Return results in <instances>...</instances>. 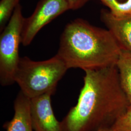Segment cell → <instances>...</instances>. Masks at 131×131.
Listing matches in <instances>:
<instances>
[{
    "label": "cell",
    "mask_w": 131,
    "mask_h": 131,
    "mask_svg": "<svg viewBox=\"0 0 131 131\" xmlns=\"http://www.w3.org/2000/svg\"><path fill=\"white\" fill-rule=\"evenodd\" d=\"M20 0H1L0 2V30L5 28Z\"/></svg>",
    "instance_id": "10"
},
{
    "label": "cell",
    "mask_w": 131,
    "mask_h": 131,
    "mask_svg": "<svg viewBox=\"0 0 131 131\" xmlns=\"http://www.w3.org/2000/svg\"><path fill=\"white\" fill-rule=\"evenodd\" d=\"M30 99L20 91L14 102V116L4 124L5 131H35L30 117Z\"/></svg>",
    "instance_id": "8"
},
{
    "label": "cell",
    "mask_w": 131,
    "mask_h": 131,
    "mask_svg": "<svg viewBox=\"0 0 131 131\" xmlns=\"http://www.w3.org/2000/svg\"><path fill=\"white\" fill-rule=\"evenodd\" d=\"M97 131H112L111 128H103L99 129Z\"/></svg>",
    "instance_id": "14"
},
{
    "label": "cell",
    "mask_w": 131,
    "mask_h": 131,
    "mask_svg": "<svg viewBox=\"0 0 131 131\" xmlns=\"http://www.w3.org/2000/svg\"><path fill=\"white\" fill-rule=\"evenodd\" d=\"M111 129L112 131H131V106L115 122Z\"/></svg>",
    "instance_id": "12"
},
{
    "label": "cell",
    "mask_w": 131,
    "mask_h": 131,
    "mask_svg": "<svg viewBox=\"0 0 131 131\" xmlns=\"http://www.w3.org/2000/svg\"><path fill=\"white\" fill-rule=\"evenodd\" d=\"M68 69L57 55L44 61H36L27 56L20 57L15 82L29 99L45 94L53 95L58 82Z\"/></svg>",
    "instance_id": "3"
},
{
    "label": "cell",
    "mask_w": 131,
    "mask_h": 131,
    "mask_svg": "<svg viewBox=\"0 0 131 131\" xmlns=\"http://www.w3.org/2000/svg\"><path fill=\"white\" fill-rule=\"evenodd\" d=\"M101 19L122 50L131 52V13L116 15L109 10H102Z\"/></svg>",
    "instance_id": "7"
},
{
    "label": "cell",
    "mask_w": 131,
    "mask_h": 131,
    "mask_svg": "<svg viewBox=\"0 0 131 131\" xmlns=\"http://www.w3.org/2000/svg\"><path fill=\"white\" fill-rule=\"evenodd\" d=\"M24 17L21 5L14 10L8 23L0 36V83L3 86L15 83V75L20 57L19 46L21 44V31Z\"/></svg>",
    "instance_id": "4"
},
{
    "label": "cell",
    "mask_w": 131,
    "mask_h": 131,
    "mask_svg": "<svg viewBox=\"0 0 131 131\" xmlns=\"http://www.w3.org/2000/svg\"><path fill=\"white\" fill-rule=\"evenodd\" d=\"M69 10L66 0H39L33 14L24 19L21 31L22 45H29L45 26Z\"/></svg>",
    "instance_id": "5"
},
{
    "label": "cell",
    "mask_w": 131,
    "mask_h": 131,
    "mask_svg": "<svg viewBox=\"0 0 131 131\" xmlns=\"http://www.w3.org/2000/svg\"><path fill=\"white\" fill-rule=\"evenodd\" d=\"M84 72L77 103L61 122L63 131L111 128L130 106L116 65Z\"/></svg>",
    "instance_id": "1"
},
{
    "label": "cell",
    "mask_w": 131,
    "mask_h": 131,
    "mask_svg": "<svg viewBox=\"0 0 131 131\" xmlns=\"http://www.w3.org/2000/svg\"><path fill=\"white\" fill-rule=\"evenodd\" d=\"M121 52L119 44L108 29L78 18L66 26L56 55L68 69L78 68L85 71L116 65Z\"/></svg>",
    "instance_id": "2"
},
{
    "label": "cell",
    "mask_w": 131,
    "mask_h": 131,
    "mask_svg": "<svg viewBox=\"0 0 131 131\" xmlns=\"http://www.w3.org/2000/svg\"><path fill=\"white\" fill-rule=\"evenodd\" d=\"M116 66L122 88L131 106V52L122 50Z\"/></svg>",
    "instance_id": "9"
},
{
    "label": "cell",
    "mask_w": 131,
    "mask_h": 131,
    "mask_svg": "<svg viewBox=\"0 0 131 131\" xmlns=\"http://www.w3.org/2000/svg\"><path fill=\"white\" fill-rule=\"evenodd\" d=\"M113 14L122 15L131 13V0H101Z\"/></svg>",
    "instance_id": "11"
},
{
    "label": "cell",
    "mask_w": 131,
    "mask_h": 131,
    "mask_svg": "<svg viewBox=\"0 0 131 131\" xmlns=\"http://www.w3.org/2000/svg\"><path fill=\"white\" fill-rule=\"evenodd\" d=\"M91 0H66L70 10H77Z\"/></svg>",
    "instance_id": "13"
},
{
    "label": "cell",
    "mask_w": 131,
    "mask_h": 131,
    "mask_svg": "<svg viewBox=\"0 0 131 131\" xmlns=\"http://www.w3.org/2000/svg\"><path fill=\"white\" fill-rule=\"evenodd\" d=\"M52 94L30 99V117L35 131H63L61 122L57 121L51 104Z\"/></svg>",
    "instance_id": "6"
}]
</instances>
